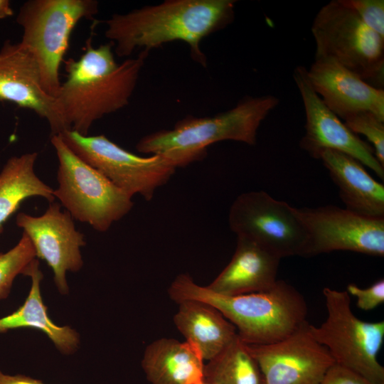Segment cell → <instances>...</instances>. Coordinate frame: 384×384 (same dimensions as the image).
<instances>
[{
  "label": "cell",
  "instance_id": "obj_1",
  "mask_svg": "<svg viewBox=\"0 0 384 384\" xmlns=\"http://www.w3.org/2000/svg\"><path fill=\"white\" fill-rule=\"evenodd\" d=\"M235 4V0H167L113 14L105 21V35L119 57L129 56L137 48L149 52L181 41L188 45L192 59L205 67L201 42L233 21Z\"/></svg>",
  "mask_w": 384,
  "mask_h": 384
},
{
  "label": "cell",
  "instance_id": "obj_2",
  "mask_svg": "<svg viewBox=\"0 0 384 384\" xmlns=\"http://www.w3.org/2000/svg\"><path fill=\"white\" fill-rule=\"evenodd\" d=\"M110 42L95 47L90 37L78 59L64 60L66 80L55 97L67 130L88 135L92 124L129 104L149 51L116 62Z\"/></svg>",
  "mask_w": 384,
  "mask_h": 384
},
{
  "label": "cell",
  "instance_id": "obj_3",
  "mask_svg": "<svg viewBox=\"0 0 384 384\" xmlns=\"http://www.w3.org/2000/svg\"><path fill=\"white\" fill-rule=\"evenodd\" d=\"M168 293L176 303L193 299L211 304L234 325L239 338L247 345L279 341L308 322L304 297L284 280L277 279L261 292L227 296L201 286L188 274L181 273L171 283Z\"/></svg>",
  "mask_w": 384,
  "mask_h": 384
},
{
  "label": "cell",
  "instance_id": "obj_4",
  "mask_svg": "<svg viewBox=\"0 0 384 384\" xmlns=\"http://www.w3.org/2000/svg\"><path fill=\"white\" fill-rule=\"evenodd\" d=\"M273 95L247 97L234 107L209 117H186L172 129L143 137L137 151L159 155L176 168L203 159L207 148L216 142L232 140L255 145L262 122L279 104Z\"/></svg>",
  "mask_w": 384,
  "mask_h": 384
},
{
  "label": "cell",
  "instance_id": "obj_5",
  "mask_svg": "<svg viewBox=\"0 0 384 384\" xmlns=\"http://www.w3.org/2000/svg\"><path fill=\"white\" fill-rule=\"evenodd\" d=\"M95 0H28L21 6L16 21L23 29L22 43L34 57L43 90L58 96L60 68L74 28L82 19L95 20Z\"/></svg>",
  "mask_w": 384,
  "mask_h": 384
},
{
  "label": "cell",
  "instance_id": "obj_6",
  "mask_svg": "<svg viewBox=\"0 0 384 384\" xmlns=\"http://www.w3.org/2000/svg\"><path fill=\"white\" fill-rule=\"evenodd\" d=\"M50 142L58 161L53 196L73 219L106 232L129 213L132 196L78 156L59 134L51 135Z\"/></svg>",
  "mask_w": 384,
  "mask_h": 384
},
{
  "label": "cell",
  "instance_id": "obj_7",
  "mask_svg": "<svg viewBox=\"0 0 384 384\" xmlns=\"http://www.w3.org/2000/svg\"><path fill=\"white\" fill-rule=\"evenodd\" d=\"M311 31L315 58H330L369 85L383 89L384 38L369 28L342 0L323 6Z\"/></svg>",
  "mask_w": 384,
  "mask_h": 384
},
{
  "label": "cell",
  "instance_id": "obj_8",
  "mask_svg": "<svg viewBox=\"0 0 384 384\" xmlns=\"http://www.w3.org/2000/svg\"><path fill=\"white\" fill-rule=\"evenodd\" d=\"M326 318L319 326L309 324L314 338L329 352L336 364L375 384H384V367L378 360L384 341V321L360 319L351 307L346 291L323 289Z\"/></svg>",
  "mask_w": 384,
  "mask_h": 384
},
{
  "label": "cell",
  "instance_id": "obj_9",
  "mask_svg": "<svg viewBox=\"0 0 384 384\" xmlns=\"http://www.w3.org/2000/svg\"><path fill=\"white\" fill-rule=\"evenodd\" d=\"M78 156L99 171L115 186L133 196L153 198L156 190L166 184L176 167L159 155L137 156L105 135H82L72 130L59 134Z\"/></svg>",
  "mask_w": 384,
  "mask_h": 384
},
{
  "label": "cell",
  "instance_id": "obj_10",
  "mask_svg": "<svg viewBox=\"0 0 384 384\" xmlns=\"http://www.w3.org/2000/svg\"><path fill=\"white\" fill-rule=\"evenodd\" d=\"M237 238L248 239L280 259L303 257L306 235L295 208L263 191L239 195L228 215Z\"/></svg>",
  "mask_w": 384,
  "mask_h": 384
},
{
  "label": "cell",
  "instance_id": "obj_11",
  "mask_svg": "<svg viewBox=\"0 0 384 384\" xmlns=\"http://www.w3.org/2000/svg\"><path fill=\"white\" fill-rule=\"evenodd\" d=\"M306 240L303 257L345 250L384 255V218H372L328 205L295 208Z\"/></svg>",
  "mask_w": 384,
  "mask_h": 384
},
{
  "label": "cell",
  "instance_id": "obj_12",
  "mask_svg": "<svg viewBox=\"0 0 384 384\" xmlns=\"http://www.w3.org/2000/svg\"><path fill=\"white\" fill-rule=\"evenodd\" d=\"M293 78L302 99L306 118L300 147L317 159L325 150L345 153L383 179L384 166L375 157L373 148L353 133L324 104L309 80L307 69L297 66Z\"/></svg>",
  "mask_w": 384,
  "mask_h": 384
},
{
  "label": "cell",
  "instance_id": "obj_13",
  "mask_svg": "<svg viewBox=\"0 0 384 384\" xmlns=\"http://www.w3.org/2000/svg\"><path fill=\"white\" fill-rule=\"evenodd\" d=\"M306 323L279 341L245 346L256 361L265 384H321L335 363L328 350L319 343Z\"/></svg>",
  "mask_w": 384,
  "mask_h": 384
},
{
  "label": "cell",
  "instance_id": "obj_14",
  "mask_svg": "<svg viewBox=\"0 0 384 384\" xmlns=\"http://www.w3.org/2000/svg\"><path fill=\"white\" fill-rule=\"evenodd\" d=\"M60 208L58 203L53 202L40 216L21 212L16 223L30 239L36 257L52 269L59 292L67 294V273L78 272L82 267L80 248L86 241L84 235L75 228L70 213Z\"/></svg>",
  "mask_w": 384,
  "mask_h": 384
},
{
  "label": "cell",
  "instance_id": "obj_15",
  "mask_svg": "<svg viewBox=\"0 0 384 384\" xmlns=\"http://www.w3.org/2000/svg\"><path fill=\"white\" fill-rule=\"evenodd\" d=\"M0 101L34 112L48 122L51 135L67 130L56 98L43 90L38 65L21 42L7 40L0 48Z\"/></svg>",
  "mask_w": 384,
  "mask_h": 384
},
{
  "label": "cell",
  "instance_id": "obj_16",
  "mask_svg": "<svg viewBox=\"0 0 384 384\" xmlns=\"http://www.w3.org/2000/svg\"><path fill=\"white\" fill-rule=\"evenodd\" d=\"M307 77L324 104L341 119L370 112L384 120V90L376 88L327 58H314Z\"/></svg>",
  "mask_w": 384,
  "mask_h": 384
},
{
  "label": "cell",
  "instance_id": "obj_17",
  "mask_svg": "<svg viewBox=\"0 0 384 384\" xmlns=\"http://www.w3.org/2000/svg\"><path fill=\"white\" fill-rule=\"evenodd\" d=\"M281 259L260 245L237 238L235 252L225 267L206 287L227 296L261 292L277 282Z\"/></svg>",
  "mask_w": 384,
  "mask_h": 384
},
{
  "label": "cell",
  "instance_id": "obj_18",
  "mask_svg": "<svg viewBox=\"0 0 384 384\" xmlns=\"http://www.w3.org/2000/svg\"><path fill=\"white\" fill-rule=\"evenodd\" d=\"M320 159L338 188L345 208L358 214L384 218V186L375 180L353 157L335 150H325Z\"/></svg>",
  "mask_w": 384,
  "mask_h": 384
},
{
  "label": "cell",
  "instance_id": "obj_19",
  "mask_svg": "<svg viewBox=\"0 0 384 384\" xmlns=\"http://www.w3.org/2000/svg\"><path fill=\"white\" fill-rule=\"evenodd\" d=\"M142 367L151 384H201L205 361L188 342L161 338L145 348Z\"/></svg>",
  "mask_w": 384,
  "mask_h": 384
},
{
  "label": "cell",
  "instance_id": "obj_20",
  "mask_svg": "<svg viewBox=\"0 0 384 384\" xmlns=\"http://www.w3.org/2000/svg\"><path fill=\"white\" fill-rule=\"evenodd\" d=\"M177 304L174 325L205 361L215 357L237 338L234 325L211 304L193 299Z\"/></svg>",
  "mask_w": 384,
  "mask_h": 384
},
{
  "label": "cell",
  "instance_id": "obj_21",
  "mask_svg": "<svg viewBox=\"0 0 384 384\" xmlns=\"http://www.w3.org/2000/svg\"><path fill=\"white\" fill-rule=\"evenodd\" d=\"M23 275L31 279L28 297L16 311L0 318V333L18 328H33L43 332L60 353H73L79 346L80 336L68 326H58L49 317L41 293L43 275L38 259L35 258L28 265Z\"/></svg>",
  "mask_w": 384,
  "mask_h": 384
},
{
  "label": "cell",
  "instance_id": "obj_22",
  "mask_svg": "<svg viewBox=\"0 0 384 384\" xmlns=\"http://www.w3.org/2000/svg\"><path fill=\"white\" fill-rule=\"evenodd\" d=\"M37 152L9 158L0 172V235L8 218L26 199L32 197L54 202L53 189L35 173Z\"/></svg>",
  "mask_w": 384,
  "mask_h": 384
},
{
  "label": "cell",
  "instance_id": "obj_23",
  "mask_svg": "<svg viewBox=\"0 0 384 384\" xmlns=\"http://www.w3.org/2000/svg\"><path fill=\"white\" fill-rule=\"evenodd\" d=\"M204 381L209 384H265L258 364L238 336L205 363Z\"/></svg>",
  "mask_w": 384,
  "mask_h": 384
},
{
  "label": "cell",
  "instance_id": "obj_24",
  "mask_svg": "<svg viewBox=\"0 0 384 384\" xmlns=\"http://www.w3.org/2000/svg\"><path fill=\"white\" fill-rule=\"evenodd\" d=\"M35 258L34 247L24 233L14 247L6 252H0V300L9 296L15 278L23 274Z\"/></svg>",
  "mask_w": 384,
  "mask_h": 384
},
{
  "label": "cell",
  "instance_id": "obj_25",
  "mask_svg": "<svg viewBox=\"0 0 384 384\" xmlns=\"http://www.w3.org/2000/svg\"><path fill=\"white\" fill-rule=\"evenodd\" d=\"M343 122L353 133L366 137L372 144L375 157L384 166V120L365 111L347 117Z\"/></svg>",
  "mask_w": 384,
  "mask_h": 384
},
{
  "label": "cell",
  "instance_id": "obj_26",
  "mask_svg": "<svg viewBox=\"0 0 384 384\" xmlns=\"http://www.w3.org/2000/svg\"><path fill=\"white\" fill-rule=\"evenodd\" d=\"M372 31L384 38L383 0H342Z\"/></svg>",
  "mask_w": 384,
  "mask_h": 384
},
{
  "label": "cell",
  "instance_id": "obj_27",
  "mask_svg": "<svg viewBox=\"0 0 384 384\" xmlns=\"http://www.w3.org/2000/svg\"><path fill=\"white\" fill-rule=\"evenodd\" d=\"M356 298L357 306L364 311L372 310L384 302V279H380L366 288L355 284H348L346 290Z\"/></svg>",
  "mask_w": 384,
  "mask_h": 384
},
{
  "label": "cell",
  "instance_id": "obj_28",
  "mask_svg": "<svg viewBox=\"0 0 384 384\" xmlns=\"http://www.w3.org/2000/svg\"><path fill=\"white\" fill-rule=\"evenodd\" d=\"M321 384H375L348 368L334 363L326 372Z\"/></svg>",
  "mask_w": 384,
  "mask_h": 384
},
{
  "label": "cell",
  "instance_id": "obj_29",
  "mask_svg": "<svg viewBox=\"0 0 384 384\" xmlns=\"http://www.w3.org/2000/svg\"><path fill=\"white\" fill-rule=\"evenodd\" d=\"M0 384H46L41 380L32 377L17 374H5L0 370Z\"/></svg>",
  "mask_w": 384,
  "mask_h": 384
},
{
  "label": "cell",
  "instance_id": "obj_30",
  "mask_svg": "<svg viewBox=\"0 0 384 384\" xmlns=\"http://www.w3.org/2000/svg\"><path fill=\"white\" fill-rule=\"evenodd\" d=\"M13 15L14 11L11 6L10 1L0 0V19L10 17Z\"/></svg>",
  "mask_w": 384,
  "mask_h": 384
},
{
  "label": "cell",
  "instance_id": "obj_31",
  "mask_svg": "<svg viewBox=\"0 0 384 384\" xmlns=\"http://www.w3.org/2000/svg\"><path fill=\"white\" fill-rule=\"evenodd\" d=\"M201 384H209V383H206V382L204 381V382H203V383H201Z\"/></svg>",
  "mask_w": 384,
  "mask_h": 384
}]
</instances>
